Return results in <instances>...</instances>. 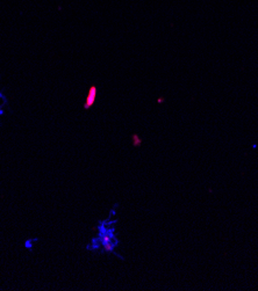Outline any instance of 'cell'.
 <instances>
[{"label":"cell","instance_id":"6da1fadb","mask_svg":"<svg viewBox=\"0 0 258 291\" xmlns=\"http://www.w3.org/2000/svg\"><path fill=\"white\" fill-rule=\"evenodd\" d=\"M94 99H95V88L94 87H92L91 88V91H90V95L89 97H87V101H86V105H85V108H89L92 103H93Z\"/></svg>","mask_w":258,"mask_h":291}]
</instances>
